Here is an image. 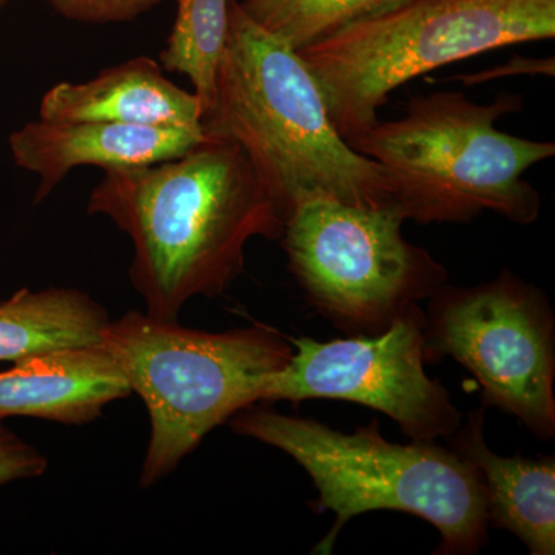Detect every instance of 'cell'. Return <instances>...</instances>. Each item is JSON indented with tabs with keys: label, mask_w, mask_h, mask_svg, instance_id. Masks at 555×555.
Returning <instances> with one entry per match:
<instances>
[{
	"label": "cell",
	"mask_w": 555,
	"mask_h": 555,
	"mask_svg": "<svg viewBox=\"0 0 555 555\" xmlns=\"http://www.w3.org/2000/svg\"><path fill=\"white\" fill-rule=\"evenodd\" d=\"M425 326L416 305L379 334L327 343L288 338L291 361L270 377L261 401H350L389 415L414 441L452 436L462 416L448 390L426 375Z\"/></svg>",
	"instance_id": "cell-9"
},
{
	"label": "cell",
	"mask_w": 555,
	"mask_h": 555,
	"mask_svg": "<svg viewBox=\"0 0 555 555\" xmlns=\"http://www.w3.org/2000/svg\"><path fill=\"white\" fill-rule=\"evenodd\" d=\"M47 466L49 462L42 452L7 429L0 420V486L22 478L40 477Z\"/></svg>",
	"instance_id": "cell-18"
},
{
	"label": "cell",
	"mask_w": 555,
	"mask_h": 555,
	"mask_svg": "<svg viewBox=\"0 0 555 555\" xmlns=\"http://www.w3.org/2000/svg\"><path fill=\"white\" fill-rule=\"evenodd\" d=\"M100 346L149 411L144 489L177 469L210 430L261 401L294 353L288 338L264 324L210 334L141 312L109 320Z\"/></svg>",
	"instance_id": "cell-5"
},
{
	"label": "cell",
	"mask_w": 555,
	"mask_h": 555,
	"mask_svg": "<svg viewBox=\"0 0 555 555\" xmlns=\"http://www.w3.org/2000/svg\"><path fill=\"white\" fill-rule=\"evenodd\" d=\"M401 2L403 0H243L241 5L262 28L298 51Z\"/></svg>",
	"instance_id": "cell-16"
},
{
	"label": "cell",
	"mask_w": 555,
	"mask_h": 555,
	"mask_svg": "<svg viewBox=\"0 0 555 555\" xmlns=\"http://www.w3.org/2000/svg\"><path fill=\"white\" fill-rule=\"evenodd\" d=\"M230 426L286 452L312 478L318 491L312 509L337 517L313 554H331L347 521L372 511L425 518L440 531L437 554H474L488 539L483 483L454 449L389 443L375 420L345 434L254 404L233 415Z\"/></svg>",
	"instance_id": "cell-4"
},
{
	"label": "cell",
	"mask_w": 555,
	"mask_h": 555,
	"mask_svg": "<svg viewBox=\"0 0 555 555\" xmlns=\"http://www.w3.org/2000/svg\"><path fill=\"white\" fill-rule=\"evenodd\" d=\"M430 298L425 360L454 358L480 383L486 404L516 415L540 440L553 438L554 320L539 288L503 272Z\"/></svg>",
	"instance_id": "cell-8"
},
{
	"label": "cell",
	"mask_w": 555,
	"mask_h": 555,
	"mask_svg": "<svg viewBox=\"0 0 555 555\" xmlns=\"http://www.w3.org/2000/svg\"><path fill=\"white\" fill-rule=\"evenodd\" d=\"M39 119L203 130L198 96L167 79L147 56L102 69L87 82L56 83L40 101Z\"/></svg>",
	"instance_id": "cell-12"
},
{
	"label": "cell",
	"mask_w": 555,
	"mask_h": 555,
	"mask_svg": "<svg viewBox=\"0 0 555 555\" xmlns=\"http://www.w3.org/2000/svg\"><path fill=\"white\" fill-rule=\"evenodd\" d=\"M483 409L473 412L454 451L483 483L488 524L516 534L534 555L555 553V462L496 455L483 438Z\"/></svg>",
	"instance_id": "cell-13"
},
{
	"label": "cell",
	"mask_w": 555,
	"mask_h": 555,
	"mask_svg": "<svg viewBox=\"0 0 555 555\" xmlns=\"http://www.w3.org/2000/svg\"><path fill=\"white\" fill-rule=\"evenodd\" d=\"M65 20L83 24H118L138 20L164 0H49Z\"/></svg>",
	"instance_id": "cell-17"
},
{
	"label": "cell",
	"mask_w": 555,
	"mask_h": 555,
	"mask_svg": "<svg viewBox=\"0 0 555 555\" xmlns=\"http://www.w3.org/2000/svg\"><path fill=\"white\" fill-rule=\"evenodd\" d=\"M131 389L100 345L33 353L0 372V420L33 416L86 425Z\"/></svg>",
	"instance_id": "cell-11"
},
{
	"label": "cell",
	"mask_w": 555,
	"mask_h": 555,
	"mask_svg": "<svg viewBox=\"0 0 555 555\" xmlns=\"http://www.w3.org/2000/svg\"><path fill=\"white\" fill-rule=\"evenodd\" d=\"M203 130L246 153L286 221L317 199L393 206L385 170L335 129L298 51L251 20L238 0H230L228 43Z\"/></svg>",
	"instance_id": "cell-2"
},
{
	"label": "cell",
	"mask_w": 555,
	"mask_h": 555,
	"mask_svg": "<svg viewBox=\"0 0 555 555\" xmlns=\"http://www.w3.org/2000/svg\"><path fill=\"white\" fill-rule=\"evenodd\" d=\"M521 109L518 94L477 104L462 91H437L412 98L403 118L378 119L347 142L385 170L404 219L469 222L488 210L526 225L539 218L542 198L525 173L553 158L555 144L496 129Z\"/></svg>",
	"instance_id": "cell-3"
},
{
	"label": "cell",
	"mask_w": 555,
	"mask_h": 555,
	"mask_svg": "<svg viewBox=\"0 0 555 555\" xmlns=\"http://www.w3.org/2000/svg\"><path fill=\"white\" fill-rule=\"evenodd\" d=\"M555 38V0H403L298 50L343 138L409 80L488 51Z\"/></svg>",
	"instance_id": "cell-6"
},
{
	"label": "cell",
	"mask_w": 555,
	"mask_h": 555,
	"mask_svg": "<svg viewBox=\"0 0 555 555\" xmlns=\"http://www.w3.org/2000/svg\"><path fill=\"white\" fill-rule=\"evenodd\" d=\"M207 139L204 130L39 119L14 131L10 149L17 167L39 177L35 196L39 204L76 167L107 170L150 166L185 155Z\"/></svg>",
	"instance_id": "cell-10"
},
{
	"label": "cell",
	"mask_w": 555,
	"mask_h": 555,
	"mask_svg": "<svg viewBox=\"0 0 555 555\" xmlns=\"http://www.w3.org/2000/svg\"><path fill=\"white\" fill-rule=\"evenodd\" d=\"M396 206L317 199L292 211L283 246L310 305L349 334L374 335L443 287L448 273L401 232Z\"/></svg>",
	"instance_id": "cell-7"
},
{
	"label": "cell",
	"mask_w": 555,
	"mask_h": 555,
	"mask_svg": "<svg viewBox=\"0 0 555 555\" xmlns=\"http://www.w3.org/2000/svg\"><path fill=\"white\" fill-rule=\"evenodd\" d=\"M177 20L159 65L188 76L203 116L214 102L219 64L229 35L230 0H175Z\"/></svg>",
	"instance_id": "cell-15"
},
{
	"label": "cell",
	"mask_w": 555,
	"mask_h": 555,
	"mask_svg": "<svg viewBox=\"0 0 555 555\" xmlns=\"http://www.w3.org/2000/svg\"><path fill=\"white\" fill-rule=\"evenodd\" d=\"M108 321L104 306L76 288H22L0 302V361L98 345Z\"/></svg>",
	"instance_id": "cell-14"
},
{
	"label": "cell",
	"mask_w": 555,
	"mask_h": 555,
	"mask_svg": "<svg viewBox=\"0 0 555 555\" xmlns=\"http://www.w3.org/2000/svg\"><path fill=\"white\" fill-rule=\"evenodd\" d=\"M5 2H7V0H0V3H5Z\"/></svg>",
	"instance_id": "cell-19"
},
{
	"label": "cell",
	"mask_w": 555,
	"mask_h": 555,
	"mask_svg": "<svg viewBox=\"0 0 555 555\" xmlns=\"http://www.w3.org/2000/svg\"><path fill=\"white\" fill-rule=\"evenodd\" d=\"M90 215L133 243L130 280L156 320L177 321L193 297H217L243 273L255 236L281 240L286 219L246 153L207 139L185 155L104 170Z\"/></svg>",
	"instance_id": "cell-1"
}]
</instances>
